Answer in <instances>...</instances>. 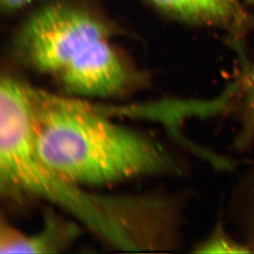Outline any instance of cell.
Segmentation results:
<instances>
[{
  "mask_svg": "<svg viewBox=\"0 0 254 254\" xmlns=\"http://www.w3.org/2000/svg\"><path fill=\"white\" fill-rule=\"evenodd\" d=\"M0 122L2 192L50 201L117 250L142 252L148 247L160 220L156 197L96 193L54 172L37 155L30 108L22 99L1 104Z\"/></svg>",
  "mask_w": 254,
  "mask_h": 254,
  "instance_id": "obj_2",
  "label": "cell"
},
{
  "mask_svg": "<svg viewBox=\"0 0 254 254\" xmlns=\"http://www.w3.org/2000/svg\"><path fill=\"white\" fill-rule=\"evenodd\" d=\"M33 0H0L2 12L10 14L27 7Z\"/></svg>",
  "mask_w": 254,
  "mask_h": 254,
  "instance_id": "obj_9",
  "label": "cell"
},
{
  "mask_svg": "<svg viewBox=\"0 0 254 254\" xmlns=\"http://www.w3.org/2000/svg\"><path fill=\"white\" fill-rule=\"evenodd\" d=\"M113 29L82 7L53 2L34 12L14 38L22 62L79 97L119 96L132 70L111 42Z\"/></svg>",
  "mask_w": 254,
  "mask_h": 254,
  "instance_id": "obj_3",
  "label": "cell"
},
{
  "mask_svg": "<svg viewBox=\"0 0 254 254\" xmlns=\"http://www.w3.org/2000/svg\"><path fill=\"white\" fill-rule=\"evenodd\" d=\"M237 85H228L220 95L211 99H164L146 103L125 106H104L101 108L111 115H123L137 119L150 120L166 125L173 136L185 146L199 153L202 147L187 139L180 133V127L185 120L191 118H207L227 111L237 93Z\"/></svg>",
  "mask_w": 254,
  "mask_h": 254,
  "instance_id": "obj_4",
  "label": "cell"
},
{
  "mask_svg": "<svg viewBox=\"0 0 254 254\" xmlns=\"http://www.w3.org/2000/svg\"><path fill=\"white\" fill-rule=\"evenodd\" d=\"M249 4L254 5V0H247Z\"/></svg>",
  "mask_w": 254,
  "mask_h": 254,
  "instance_id": "obj_10",
  "label": "cell"
},
{
  "mask_svg": "<svg viewBox=\"0 0 254 254\" xmlns=\"http://www.w3.org/2000/svg\"><path fill=\"white\" fill-rule=\"evenodd\" d=\"M29 98L37 155L70 182L102 186L181 171L158 141L114 122L96 104L31 86Z\"/></svg>",
  "mask_w": 254,
  "mask_h": 254,
  "instance_id": "obj_1",
  "label": "cell"
},
{
  "mask_svg": "<svg viewBox=\"0 0 254 254\" xmlns=\"http://www.w3.org/2000/svg\"><path fill=\"white\" fill-rule=\"evenodd\" d=\"M78 233L76 222L65 221L54 213L46 214L43 227L29 235L2 221L0 254H58L69 248Z\"/></svg>",
  "mask_w": 254,
  "mask_h": 254,
  "instance_id": "obj_5",
  "label": "cell"
},
{
  "mask_svg": "<svg viewBox=\"0 0 254 254\" xmlns=\"http://www.w3.org/2000/svg\"><path fill=\"white\" fill-rule=\"evenodd\" d=\"M238 99L239 130L234 145L237 151H245L254 143V63L245 70Z\"/></svg>",
  "mask_w": 254,
  "mask_h": 254,
  "instance_id": "obj_7",
  "label": "cell"
},
{
  "mask_svg": "<svg viewBox=\"0 0 254 254\" xmlns=\"http://www.w3.org/2000/svg\"><path fill=\"white\" fill-rule=\"evenodd\" d=\"M159 11L190 23L223 27L239 34L247 24L240 0H146Z\"/></svg>",
  "mask_w": 254,
  "mask_h": 254,
  "instance_id": "obj_6",
  "label": "cell"
},
{
  "mask_svg": "<svg viewBox=\"0 0 254 254\" xmlns=\"http://www.w3.org/2000/svg\"><path fill=\"white\" fill-rule=\"evenodd\" d=\"M192 252L197 254H250L247 246L228 233L224 224H216L211 234L199 242Z\"/></svg>",
  "mask_w": 254,
  "mask_h": 254,
  "instance_id": "obj_8",
  "label": "cell"
}]
</instances>
